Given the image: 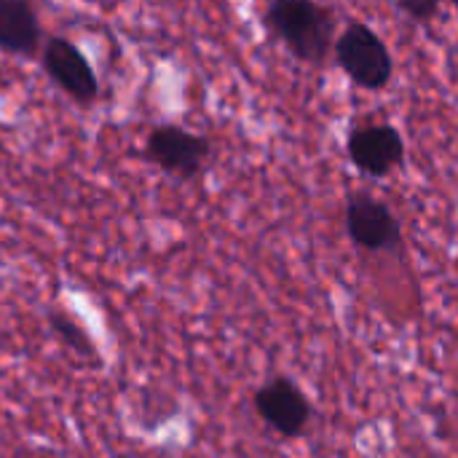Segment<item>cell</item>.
I'll return each mask as SVG.
<instances>
[{
    "mask_svg": "<svg viewBox=\"0 0 458 458\" xmlns=\"http://www.w3.org/2000/svg\"><path fill=\"white\" fill-rule=\"evenodd\" d=\"M212 156V142L180 123H158L145 140V158L164 174L191 182Z\"/></svg>",
    "mask_w": 458,
    "mask_h": 458,
    "instance_id": "obj_3",
    "label": "cell"
},
{
    "mask_svg": "<svg viewBox=\"0 0 458 458\" xmlns=\"http://www.w3.org/2000/svg\"><path fill=\"white\" fill-rule=\"evenodd\" d=\"M48 319V327L54 330V335L62 341V346H67L72 354H78L81 360H89V362H99V352L91 341V335L78 325V319L67 311H59V309H51L46 314Z\"/></svg>",
    "mask_w": 458,
    "mask_h": 458,
    "instance_id": "obj_9",
    "label": "cell"
},
{
    "mask_svg": "<svg viewBox=\"0 0 458 458\" xmlns=\"http://www.w3.org/2000/svg\"><path fill=\"white\" fill-rule=\"evenodd\" d=\"M40 62L43 72L78 105H91L99 97V78L86 54L70 38H48L40 51Z\"/></svg>",
    "mask_w": 458,
    "mask_h": 458,
    "instance_id": "obj_7",
    "label": "cell"
},
{
    "mask_svg": "<svg viewBox=\"0 0 458 458\" xmlns=\"http://www.w3.org/2000/svg\"><path fill=\"white\" fill-rule=\"evenodd\" d=\"M43 43L38 11L27 0H0V51L35 56Z\"/></svg>",
    "mask_w": 458,
    "mask_h": 458,
    "instance_id": "obj_8",
    "label": "cell"
},
{
    "mask_svg": "<svg viewBox=\"0 0 458 458\" xmlns=\"http://www.w3.org/2000/svg\"><path fill=\"white\" fill-rule=\"evenodd\" d=\"M346 233L349 239L368 252H389L403 244V225L389 204L357 191L346 201Z\"/></svg>",
    "mask_w": 458,
    "mask_h": 458,
    "instance_id": "obj_5",
    "label": "cell"
},
{
    "mask_svg": "<svg viewBox=\"0 0 458 458\" xmlns=\"http://www.w3.org/2000/svg\"><path fill=\"white\" fill-rule=\"evenodd\" d=\"M456 8H458V3H456Z\"/></svg>",
    "mask_w": 458,
    "mask_h": 458,
    "instance_id": "obj_11",
    "label": "cell"
},
{
    "mask_svg": "<svg viewBox=\"0 0 458 458\" xmlns=\"http://www.w3.org/2000/svg\"><path fill=\"white\" fill-rule=\"evenodd\" d=\"M263 27L306 64H325L335 46V11L314 0L268 3Z\"/></svg>",
    "mask_w": 458,
    "mask_h": 458,
    "instance_id": "obj_1",
    "label": "cell"
},
{
    "mask_svg": "<svg viewBox=\"0 0 458 458\" xmlns=\"http://www.w3.org/2000/svg\"><path fill=\"white\" fill-rule=\"evenodd\" d=\"M333 54L346 78L365 91L386 89L394 75V59L389 46L373 27L360 19H352L344 27V32L335 38Z\"/></svg>",
    "mask_w": 458,
    "mask_h": 458,
    "instance_id": "obj_2",
    "label": "cell"
},
{
    "mask_svg": "<svg viewBox=\"0 0 458 458\" xmlns=\"http://www.w3.org/2000/svg\"><path fill=\"white\" fill-rule=\"evenodd\" d=\"M346 153L362 174L384 180L405 164V140L392 123H360L346 137Z\"/></svg>",
    "mask_w": 458,
    "mask_h": 458,
    "instance_id": "obj_6",
    "label": "cell"
},
{
    "mask_svg": "<svg viewBox=\"0 0 458 458\" xmlns=\"http://www.w3.org/2000/svg\"><path fill=\"white\" fill-rule=\"evenodd\" d=\"M252 405H255V413L266 421V427L274 429L279 437H287V440L306 435V427L314 416L311 400L287 376L268 378L255 392Z\"/></svg>",
    "mask_w": 458,
    "mask_h": 458,
    "instance_id": "obj_4",
    "label": "cell"
},
{
    "mask_svg": "<svg viewBox=\"0 0 458 458\" xmlns=\"http://www.w3.org/2000/svg\"><path fill=\"white\" fill-rule=\"evenodd\" d=\"M394 8L400 13H405L411 21H432L440 13V3L437 0H394Z\"/></svg>",
    "mask_w": 458,
    "mask_h": 458,
    "instance_id": "obj_10",
    "label": "cell"
}]
</instances>
